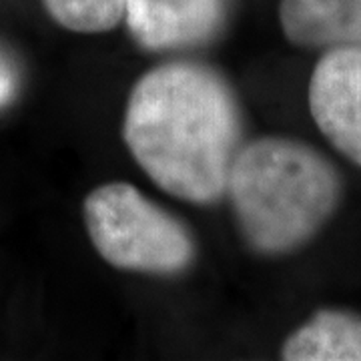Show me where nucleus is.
Wrapping results in <instances>:
<instances>
[{"instance_id": "obj_3", "label": "nucleus", "mask_w": 361, "mask_h": 361, "mask_svg": "<svg viewBox=\"0 0 361 361\" xmlns=\"http://www.w3.org/2000/svg\"><path fill=\"white\" fill-rule=\"evenodd\" d=\"M82 217L92 247L115 269L169 277L189 269L197 257L189 227L130 183L92 189Z\"/></svg>"}, {"instance_id": "obj_4", "label": "nucleus", "mask_w": 361, "mask_h": 361, "mask_svg": "<svg viewBox=\"0 0 361 361\" xmlns=\"http://www.w3.org/2000/svg\"><path fill=\"white\" fill-rule=\"evenodd\" d=\"M307 99L323 137L361 167V49L325 51L311 73Z\"/></svg>"}, {"instance_id": "obj_7", "label": "nucleus", "mask_w": 361, "mask_h": 361, "mask_svg": "<svg viewBox=\"0 0 361 361\" xmlns=\"http://www.w3.org/2000/svg\"><path fill=\"white\" fill-rule=\"evenodd\" d=\"M281 360L361 361V317L348 311H317L285 339Z\"/></svg>"}, {"instance_id": "obj_2", "label": "nucleus", "mask_w": 361, "mask_h": 361, "mask_svg": "<svg viewBox=\"0 0 361 361\" xmlns=\"http://www.w3.org/2000/svg\"><path fill=\"white\" fill-rule=\"evenodd\" d=\"M225 195L247 245L281 257L307 245L336 215L343 183L336 165L307 142L261 137L239 149Z\"/></svg>"}, {"instance_id": "obj_9", "label": "nucleus", "mask_w": 361, "mask_h": 361, "mask_svg": "<svg viewBox=\"0 0 361 361\" xmlns=\"http://www.w3.org/2000/svg\"><path fill=\"white\" fill-rule=\"evenodd\" d=\"M13 85L14 82L13 77H11V73L0 65V104H4L11 99V94H13Z\"/></svg>"}, {"instance_id": "obj_1", "label": "nucleus", "mask_w": 361, "mask_h": 361, "mask_svg": "<svg viewBox=\"0 0 361 361\" xmlns=\"http://www.w3.org/2000/svg\"><path fill=\"white\" fill-rule=\"evenodd\" d=\"M241 139L239 101L211 66L165 63L130 89L123 141L145 175L180 201L213 205L225 197Z\"/></svg>"}, {"instance_id": "obj_8", "label": "nucleus", "mask_w": 361, "mask_h": 361, "mask_svg": "<svg viewBox=\"0 0 361 361\" xmlns=\"http://www.w3.org/2000/svg\"><path fill=\"white\" fill-rule=\"evenodd\" d=\"M129 0H42L56 25L78 35L109 32L125 20Z\"/></svg>"}, {"instance_id": "obj_6", "label": "nucleus", "mask_w": 361, "mask_h": 361, "mask_svg": "<svg viewBox=\"0 0 361 361\" xmlns=\"http://www.w3.org/2000/svg\"><path fill=\"white\" fill-rule=\"evenodd\" d=\"M279 25L301 49H361V0H281Z\"/></svg>"}, {"instance_id": "obj_5", "label": "nucleus", "mask_w": 361, "mask_h": 361, "mask_svg": "<svg viewBox=\"0 0 361 361\" xmlns=\"http://www.w3.org/2000/svg\"><path fill=\"white\" fill-rule=\"evenodd\" d=\"M231 0H129L125 23L151 52L187 51L217 39Z\"/></svg>"}]
</instances>
